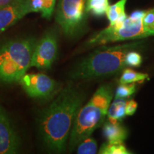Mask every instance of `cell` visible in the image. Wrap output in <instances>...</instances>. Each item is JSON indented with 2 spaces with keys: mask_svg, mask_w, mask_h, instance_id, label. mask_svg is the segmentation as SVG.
<instances>
[{
  "mask_svg": "<svg viewBox=\"0 0 154 154\" xmlns=\"http://www.w3.org/2000/svg\"><path fill=\"white\" fill-rule=\"evenodd\" d=\"M142 63V57L135 50H131L126 56V66L138 67Z\"/></svg>",
  "mask_w": 154,
  "mask_h": 154,
  "instance_id": "cell-21",
  "label": "cell"
},
{
  "mask_svg": "<svg viewBox=\"0 0 154 154\" xmlns=\"http://www.w3.org/2000/svg\"><path fill=\"white\" fill-rule=\"evenodd\" d=\"M77 147V153L79 154H95L97 153V143L91 136L83 139Z\"/></svg>",
  "mask_w": 154,
  "mask_h": 154,
  "instance_id": "cell-18",
  "label": "cell"
},
{
  "mask_svg": "<svg viewBox=\"0 0 154 154\" xmlns=\"http://www.w3.org/2000/svg\"><path fill=\"white\" fill-rule=\"evenodd\" d=\"M85 94L74 85H67L44 109L38 119V130L43 143L50 151L63 153L76 116Z\"/></svg>",
  "mask_w": 154,
  "mask_h": 154,
  "instance_id": "cell-1",
  "label": "cell"
},
{
  "mask_svg": "<svg viewBox=\"0 0 154 154\" xmlns=\"http://www.w3.org/2000/svg\"><path fill=\"white\" fill-rule=\"evenodd\" d=\"M103 135L109 143H124L128 136V131L121 124L104 122L102 129Z\"/></svg>",
  "mask_w": 154,
  "mask_h": 154,
  "instance_id": "cell-11",
  "label": "cell"
},
{
  "mask_svg": "<svg viewBox=\"0 0 154 154\" xmlns=\"http://www.w3.org/2000/svg\"><path fill=\"white\" fill-rule=\"evenodd\" d=\"M37 42L34 37L15 38L0 44V81L19 82L30 67Z\"/></svg>",
  "mask_w": 154,
  "mask_h": 154,
  "instance_id": "cell-4",
  "label": "cell"
},
{
  "mask_svg": "<svg viewBox=\"0 0 154 154\" xmlns=\"http://www.w3.org/2000/svg\"><path fill=\"white\" fill-rule=\"evenodd\" d=\"M144 13L145 11L136 10L127 16L121 26L109 25L104 29L92 36L86 42V47H94L108 43L139 40L148 37L142 22Z\"/></svg>",
  "mask_w": 154,
  "mask_h": 154,
  "instance_id": "cell-5",
  "label": "cell"
},
{
  "mask_svg": "<svg viewBox=\"0 0 154 154\" xmlns=\"http://www.w3.org/2000/svg\"><path fill=\"white\" fill-rule=\"evenodd\" d=\"M20 145V138L10 118L0 105V154L18 153Z\"/></svg>",
  "mask_w": 154,
  "mask_h": 154,
  "instance_id": "cell-9",
  "label": "cell"
},
{
  "mask_svg": "<svg viewBox=\"0 0 154 154\" xmlns=\"http://www.w3.org/2000/svg\"><path fill=\"white\" fill-rule=\"evenodd\" d=\"M136 84L135 83L127 84H121L117 87L115 91V98H125L129 97L136 92Z\"/></svg>",
  "mask_w": 154,
  "mask_h": 154,
  "instance_id": "cell-20",
  "label": "cell"
},
{
  "mask_svg": "<svg viewBox=\"0 0 154 154\" xmlns=\"http://www.w3.org/2000/svg\"><path fill=\"white\" fill-rule=\"evenodd\" d=\"M22 88L32 98L47 99L59 90V84L44 74H25L19 81Z\"/></svg>",
  "mask_w": 154,
  "mask_h": 154,
  "instance_id": "cell-8",
  "label": "cell"
},
{
  "mask_svg": "<svg viewBox=\"0 0 154 154\" xmlns=\"http://www.w3.org/2000/svg\"><path fill=\"white\" fill-rule=\"evenodd\" d=\"M126 101L123 98H115L111 102L107 113L108 121L111 124H121V121L126 117Z\"/></svg>",
  "mask_w": 154,
  "mask_h": 154,
  "instance_id": "cell-12",
  "label": "cell"
},
{
  "mask_svg": "<svg viewBox=\"0 0 154 154\" xmlns=\"http://www.w3.org/2000/svg\"><path fill=\"white\" fill-rule=\"evenodd\" d=\"M149 79V75L143 73L137 72L131 69H124L119 82L121 84H131V83L143 82Z\"/></svg>",
  "mask_w": 154,
  "mask_h": 154,
  "instance_id": "cell-16",
  "label": "cell"
},
{
  "mask_svg": "<svg viewBox=\"0 0 154 154\" xmlns=\"http://www.w3.org/2000/svg\"><path fill=\"white\" fill-rule=\"evenodd\" d=\"M113 96L112 86L103 84L98 88L91 99L80 108L69 136V146L71 149L76 148L83 139L91 136L96 128L103 126Z\"/></svg>",
  "mask_w": 154,
  "mask_h": 154,
  "instance_id": "cell-3",
  "label": "cell"
},
{
  "mask_svg": "<svg viewBox=\"0 0 154 154\" xmlns=\"http://www.w3.org/2000/svg\"><path fill=\"white\" fill-rule=\"evenodd\" d=\"M59 48L58 35L54 30L46 32L36 42L34 47L30 67L49 69L57 59Z\"/></svg>",
  "mask_w": 154,
  "mask_h": 154,
  "instance_id": "cell-7",
  "label": "cell"
},
{
  "mask_svg": "<svg viewBox=\"0 0 154 154\" xmlns=\"http://www.w3.org/2000/svg\"><path fill=\"white\" fill-rule=\"evenodd\" d=\"M13 1H14V0H0V8L9 5V4L12 2Z\"/></svg>",
  "mask_w": 154,
  "mask_h": 154,
  "instance_id": "cell-23",
  "label": "cell"
},
{
  "mask_svg": "<svg viewBox=\"0 0 154 154\" xmlns=\"http://www.w3.org/2000/svg\"><path fill=\"white\" fill-rule=\"evenodd\" d=\"M128 0H119L117 2L108 7L106 15L109 21V24L122 22L126 19L127 15L125 11Z\"/></svg>",
  "mask_w": 154,
  "mask_h": 154,
  "instance_id": "cell-13",
  "label": "cell"
},
{
  "mask_svg": "<svg viewBox=\"0 0 154 154\" xmlns=\"http://www.w3.org/2000/svg\"><path fill=\"white\" fill-rule=\"evenodd\" d=\"M57 0H29L32 12H40L42 17L50 19L55 9Z\"/></svg>",
  "mask_w": 154,
  "mask_h": 154,
  "instance_id": "cell-14",
  "label": "cell"
},
{
  "mask_svg": "<svg viewBox=\"0 0 154 154\" xmlns=\"http://www.w3.org/2000/svg\"><path fill=\"white\" fill-rule=\"evenodd\" d=\"M142 22L148 37L154 35V8L145 11Z\"/></svg>",
  "mask_w": 154,
  "mask_h": 154,
  "instance_id": "cell-19",
  "label": "cell"
},
{
  "mask_svg": "<svg viewBox=\"0 0 154 154\" xmlns=\"http://www.w3.org/2000/svg\"><path fill=\"white\" fill-rule=\"evenodd\" d=\"M144 42H128L114 46H103L80 61L70 74L74 80L93 79L118 74L124 70L126 56L131 50L141 48Z\"/></svg>",
  "mask_w": 154,
  "mask_h": 154,
  "instance_id": "cell-2",
  "label": "cell"
},
{
  "mask_svg": "<svg viewBox=\"0 0 154 154\" xmlns=\"http://www.w3.org/2000/svg\"><path fill=\"white\" fill-rule=\"evenodd\" d=\"M87 0H59L56 21L67 37L74 38L85 28Z\"/></svg>",
  "mask_w": 154,
  "mask_h": 154,
  "instance_id": "cell-6",
  "label": "cell"
},
{
  "mask_svg": "<svg viewBox=\"0 0 154 154\" xmlns=\"http://www.w3.org/2000/svg\"><path fill=\"white\" fill-rule=\"evenodd\" d=\"M109 6V0H87L86 10L96 17L106 14Z\"/></svg>",
  "mask_w": 154,
  "mask_h": 154,
  "instance_id": "cell-15",
  "label": "cell"
},
{
  "mask_svg": "<svg viewBox=\"0 0 154 154\" xmlns=\"http://www.w3.org/2000/svg\"><path fill=\"white\" fill-rule=\"evenodd\" d=\"M98 153L100 154H131L124 143H103Z\"/></svg>",
  "mask_w": 154,
  "mask_h": 154,
  "instance_id": "cell-17",
  "label": "cell"
},
{
  "mask_svg": "<svg viewBox=\"0 0 154 154\" xmlns=\"http://www.w3.org/2000/svg\"><path fill=\"white\" fill-rule=\"evenodd\" d=\"M138 108V104L134 100H128L126 103V116H132L136 112Z\"/></svg>",
  "mask_w": 154,
  "mask_h": 154,
  "instance_id": "cell-22",
  "label": "cell"
},
{
  "mask_svg": "<svg viewBox=\"0 0 154 154\" xmlns=\"http://www.w3.org/2000/svg\"><path fill=\"white\" fill-rule=\"evenodd\" d=\"M32 13L29 0H14L0 8V34L16 24L26 14Z\"/></svg>",
  "mask_w": 154,
  "mask_h": 154,
  "instance_id": "cell-10",
  "label": "cell"
}]
</instances>
